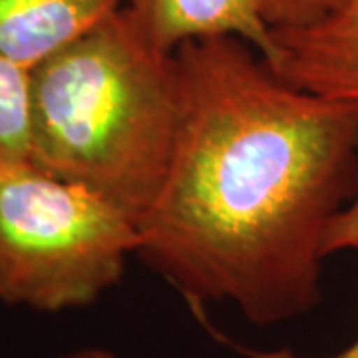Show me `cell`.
Wrapping results in <instances>:
<instances>
[{
    "label": "cell",
    "instance_id": "52a82bcc",
    "mask_svg": "<svg viewBox=\"0 0 358 358\" xmlns=\"http://www.w3.org/2000/svg\"><path fill=\"white\" fill-rule=\"evenodd\" d=\"M30 70L0 56V162L30 159Z\"/></svg>",
    "mask_w": 358,
    "mask_h": 358
},
{
    "label": "cell",
    "instance_id": "8fae6325",
    "mask_svg": "<svg viewBox=\"0 0 358 358\" xmlns=\"http://www.w3.org/2000/svg\"><path fill=\"white\" fill-rule=\"evenodd\" d=\"M54 358H120L114 350L110 348H102V346H86V348H78L74 352L68 355H60Z\"/></svg>",
    "mask_w": 358,
    "mask_h": 358
},
{
    "label": "cell",
    "instance_id": "8992f818",
    "mask_svg": "<svg viewBox=\"0 0 358 358\" xmlns=\"http://www.w3.org/2000/svg\"><path fill=\"white\" fill-rule=\"evenodd\" d=\"M124 0H0V56L32 70Z\"/></svg>",
    "mask_w": 358,
    "mask_h": 358
},
{
    "label": "cell",
    "instance_id": "30bf717a",
    "mask_svg": "<svg viewBox=\"0 0 358 358\" xmlns=\"http://www.w3.org/2000/svg\"><path fill=\"white\" fill-rule=\"evenodd\" d=\"M211 333L225 341V336H223V334L215 333V331H211ZM225 343H229L231 348H233L235 352L243 355L245 358H358V338L350 346H346L345 350H341V352H336V355H331V357H310V355L294 352V350H291V348H273V350H263V348H251V346L237 345V343H233V341H225Z\"/></svg>",
    "mask_w": 358,
    "mask_h": 358
},
{
    "label": "cell",
    "instance_id": "9c48e42d",
    "mask_svg": "<svg viewBox=\"0 0 358 358\" xmlns=\"http://www.w3.org/2000/svg\"><path fill=\"white\" fill-rule=\"evenodd\" d=\"M346 249L358 251V193L345 209H341L334 215L324 233V243H322L324 257Z\"/></svg>",
    "mask_w": 358,
    "mask_h": 358
},
{
    "label": "cell",
    "instance_id": "5b68a950",
    "mask_svg": "<svg viewBox=\"0 0 358 358\" xmlns=\"http://www.w3.org/2000/svg\"><path fill=\"white\" fill-rule=\"evenodd\" d=\"M124 6L166 50L176 52L189 40L231 34L247 40L263 58L273 52L259 0H124Z\"/></svg>",
    "mask_w": 358,
    "mask_h": 358
},
{
    "label": "cell",
    "instance_id": "7a4b0ae2",
    "mask_svg": "<svg viewBox=\"0 0 358 358\" xmlns=\"http://www.w3.org/2000/svg\"><path fill=\"white\" fill-rule=\"evenodd\" d=\"M30 162L136 225L166 181L183 88L178 54L122 6L30 70Z\"/></svg>",
    "mask_w": 358,
    "mask_h": 358
},
{
    "label": "cell",
    "instance_id": "3957f363",
    "mask_svg": "<svg viewBox=\"0 0 358 358\" xmlns=\"http://www.w3.org/2000/svg\"><path fill=\"white\" fill-rule=\"evenodd\" d=\"M136 221L30 159L0 162V303L36 313L92 307L138 253Z\"/></svg>",
    "mask_w": 358,
    "mask_h": 358
},
{
    "label": "cell",
    "instance_id": "6da1fadb",
    "mask_svg": "<svg viewBox=\"0 0 358 358\" xmlns=\"http://www.w3.org/2000/svg\"><path fill=\"white\" fill-rule=\"evenodd\" d=\"M181 126L138 253L192 313L229 303L255 327L322 299L324 233L358 193V102L301 90L247 40L183 42Z\"/></svg>",
    "mask_w": 358,
    "mask_h": 358
},
{
    "label": "cell",
    "instance_id": "ba28073f",
    "mask_svg": "<svg viewBox=\"0 0 358 358\" xmlns=\"http://www.w3.org/2000/svg\"><path fill=\"white\" fill-rule=\"evenodd\" d=\"M345 0H259V10L271 30L301 28L336 10Z\"/></svg>",
    "mask_w": 358,
    "mask_h": 358
},
{
    "label": "cell",
    "instance_id": "277c9868",
    "mask_svg": "<svg viewBox=\"0 0 358 358\" xmlns=\"http://www.w3.org/2000/svg\"><path fill=\"white\" fill-rule=\"evenodd\" d=\"M267 64L296 88L358 102V0L301 28L271 30Z\"/></svg>",
    "mask_w": 358,
    "mask_h": 358
}]
</instances>
